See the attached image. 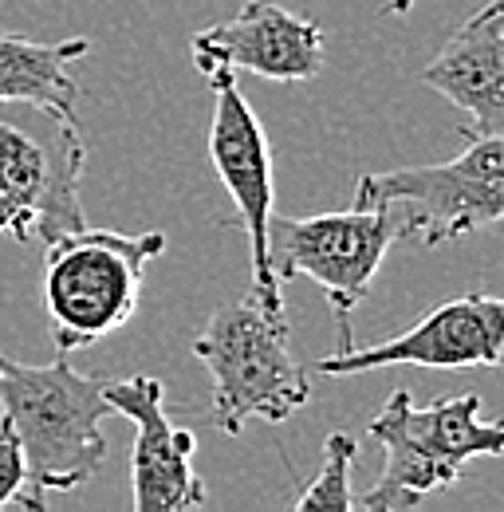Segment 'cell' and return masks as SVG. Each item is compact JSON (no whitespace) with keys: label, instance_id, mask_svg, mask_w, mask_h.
<instances>
[{"label":"cell","instance_id":"6da1fadb","mask_svg":"<svg viewBox=\"0 0 504 512\" xmlns=\"http://www.w3.org/2000/svg\"><path fill=\"white\" fill-rule=\"evenodd\" d=\"M103 386V375H79L67 355L32 367L0 351V418L16 430L28 461L20 509L40 512L48 493H71L99 473L107 457L103 418L111 414Z\"/></svg>","mask_w":504,"mask_h":512},{"label":"cell","instance_id":"7a4b0ae2","mask_svg":"<svg viewBox=\"0 0 504 512\" xmlns=\"http://www.w3.org/2000/svg\"><path fill=\"white\" fill-rule=\"evenodd\" d=\"M83 162L75 111L0 99V237L48 245L83 229Z\"/></svg>","mask_w":504,"mask_h":512},{"label":"cell","instance_id":"3957f363","mask_svg":"<svg viewBox=\"0 0 504 512\" xmlns=\"http://www.w3.org/2000/svg\"><path fill=\"white\" fill-rule=\"evenodd\" d=\"M367 434L382 446L386 465L375 485L355 501L363 512L414 509L426 497L453 489L473 457L504 453V422L481 418L477 394L414 406L410 390H394Z\"/></svg>","mask_w":504,"mask_h":512},{"label":"cell","instance_id":"277c9868","mask_svg":"<svg viewBox=\"0 0 504 512\" xmlns=\"http://www.w3.org/2000/svg\"><path fill=\"white\" fill-rule=\"evenodd\" d=\"M162 253L166 237L158 229L115 233L83 225L48 241L40 292L56 355H75L119 331L138 312L146 264Z\"/></svg>","mask_w":504,"mask_h":512},{"label":"cell","instance_id":"5b68a950","mask_svg":"<svg viewBox=\"0 0 504 512\" xmlns=\"http://www.w3.org/2000/svg\"><path fill=\"white\" fill-rule=\"evenodd\" d=\"M193 355L213 379V426L229 438L245 430L249 418L284 422L308 406V371L288 347V316L268 312L256 296L217 308Z\"/></svg>","mask_w":504,"mask_h":512},{"label":"cell","instance_id":"8992f818","mask_svg":"<svg viewBox=\"0 0 504 512\" xmlns=\"http://www.w3.org/2000/svg\"><path fill=\"white\" fill-rule=\"evenodd\" d=\"M406 237L402 209L390 201L351 205L343 213H315V217H276L268 225V260L280 288L296 276H308L323 288L335 323L339 347H355L351 339V312L367 300L371 280L382 268L390 245Z\"/></svg>","mask_w":504,"mask_h":512},{"label":"cell","instance_id":"52a82bcc","mask_svg":"<svg viewBox=\"0 0 504 512\" xmlns=\"http://www.w3.org/2000/svg\"><path fill=\"white\" fill-rule=\"evenodd\" d=\"M390 201L402 209L406 237L434 249L477 229L504 225V134L469 138V146L438 166H402L363 174L355 205Z\"/></svg>","mask_w":504,"mask_h":512},{"label":"cell","instance_id":"ba28073f","mask_svg":"<svg viewBox=\"0 0 504 512\" xmlns=\"http://www.w3.org/2000/svg\"><path fill=\"white\" fill-rule=\"evenodd\" d=\"M209 87H213V123H209V162L217 170V178L225 182V190L237 205V217L249 233L252 249V296L268 308V312H284V296H280V280L272 276V260H268V225H272V146L268 134L260 127L256 111L249 99L241 95L237 71L229 67H213L205 71Z\"/></svg>","mask_w":504,"mask_h":512},{"label":"cell","instance_id":"9c48e42d","mask_svg":"<svg viewBox=\"0 0 504 512\" xmlns=\"http://www.w3.org/2000/svg\"><path fill=\"white\" fill-rule=\"evenodd\" d=\"M378 367H434V371H469V367H504V296L469 292L434 308L410 323V331L375 343L331 351L315 363L319 375L343 379Z\"/></svg>","mask_w":504,"mask_h":512},{"label":"cell","instance_id":"30bf717a","mask_svg":"<svg viewBox=\"0 0 504 512\" xmlns=\"http://www.w3.org/2000/svg\"><path fill=\"white\" fill-rule=\"evenodd\" d=\"M107 406L134 422L130 449V505L134 512H189L209 501L193 469L197 438L166 414V386L150 375L107 379Z\"/></svg>","mask_w":504,"mask_h":512},{"label":"cell","instance_id":"8fae6325","mask_svg":"<svg viewBox=\"0 0 504 512\" xmlns=\"http://www.w3.org/2000/svg\"><path fill=\"white\" fill-rule=\"evenodd\" d=\"M189 56L201 75L229 67L276 83H308L323 71V28L276 0H249L233 20L193 32Z\"/></svg>","mask_w":504,"mask_h":512},{"label":"cell","instance_id":"7c38bea8","mask_svg":"<svg viewBox=\"0 0 504 512\" xmlns=\"http://www.w3.org/2000/svg\"><path fill=\"white\" fill-rule=\"evenodd\" d=\"M418 79L469 115L461 134H504V0L473 12Z\"/></svg>","mask_w":504,"mask_h":512},{"label":"cell","instance_id":"4fadbf2b","mask_svg":"<svg viewBox=\"0 0 504 512\" xmlns=\"http://www.w3.org/2000/svg\"><path fill=\"white\" fill-rule=\"evenodd\" d=\"M91 52V40H28L20 32H0V99H36L60 111H75L79 83L71 64Z\"/></svg>","mask_w":504,"mask_h":512},{"label":"cell","instance_id":"5bb4252c","mask_svg":"<svg viewBox=\"0 0 504 512\" xmlns=\"http://www.w3.org/2000/svg\"><path fill=\"white\" fill-rule=\"evenodd\" d=\"M355 457H359L355 438L327 434V442H323V465H319V473L312 477V485L296 497V512L355 509V497H351V465H355Z\"/></svg>","mask_w":504,"mask_h":512},{"label":"cell","instance_id":"9a60e30c","mask_svg":"<svg viewBox=\"0 0 504 512\" xmlns=\"http://www.w3.org/2000/svg\"><path fill=\"white\" fill-rule=\"evenodd\" d=\"M24 489H28V461H24V449H20L16 430L0 418V509L20 505Z\"/></svg>","mask_w":504,"mask_h":512},{"label":"cell","instance_id":"2e32d148","mask_svg":"<svg viewBox=\"0 0 504 512\" xmlns=\"http://www.w3.org/2000/svg\"><path fill=\"white\" fill-rule=\"evenodd\" d=\"M410 8H414V0H390V4H386V12H390V16H406Z\"/></svg>","mask_w":504,"mask_h":512}]
</instances>
